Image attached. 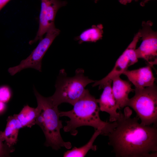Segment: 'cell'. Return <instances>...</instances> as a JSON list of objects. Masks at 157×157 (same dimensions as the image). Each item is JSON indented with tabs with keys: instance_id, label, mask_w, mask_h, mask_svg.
<instances>
[{
	"instance_id": "obj_1",
	"label": "cell",
	"mask_w": 157,
	"mask_h": 157,
	"mask_svg": "<svg viewBox=\"0 0 157 157\" xmlns=\"http://www.w3.org/2000/svg\"><path fill=\"white\" fill-rule=\"evenodd\" d=\"M132 113L129 106L124 107L107 135L112 152L117 157H157V126L143 125L138 117H131Z\"/></svg>"
},
{
	"instance_id": "obj_2",
	"label": "cell",
	"mask_w": 157,
	"mask_h": 157,
	"mask_svg": "<svg viewBox=\"0 0 157 157\" xmlns=\"http://www.w3.org/2000/svg\"><path fill=\"white\" fill-rule=\"evenodd\" d=\"M69 111L59 112L60 117L66 116L70 120L66 122L63 127L64 132L75 136L78 133L76 129L82 126L93 127L94 130L101 132V135L107 136L116 126V122H108L102 120L99 117V106L97 99L86 89L83 95L74 104Z\"/></svg>"
},
{
	"instance_id": "obj_3",
	"label": "cell",
	"mask_w": 157,
	"mask_h": 157,
	"mask_svg": "<svg viewBox=\"0 0 157 157\" xmlns=\"http://www.w3.org/2000/svg\"><path fill=\"white\" fill-rule=\"evenodd\" d=\"M34 90L38 104L35 124L40 127L44 134L45 145L50 147L55 150L62 147L70 149L72 147L71 143L65 142L61 135L60 130L63 126L62 121L59 119L58 106L53 104L49 97L43 96L35 88Z\"/></svg>"
},
{
	"instance_id": "obj_4",
	"label": "cell",
	"mask_w": 157,
	"mask_h": 157,
	"mask_svg": "<svg viewBox=\"0 0 157 157\" xmlns=\"http://www.w3.org/2000/svg\"><path fill=\"white\" fill-rule=\"evenodd\" d=\"M84 70L79 68L75 71V75L68 77L65 69H61L55 85L56 90L53 94L49 97L53 104L58 106L63 103L73 106L83 95L88 84L94 82L85 76Z\"/></svg>"
},
{
	"instance_id": "obj_5",
	"label": "cell",
	"mask_w": 157,
	"mask_h": 157,
	"mask_svg": "<svg viewBox=\"0 0 157 157\" xmlns=\"http://www.w3.org/2000/svg\"><path fill=\"white\" fill-rule=\"evenodd\" d=\"M134 95L129 99L127 106L132 108L144 125L157 126V87L151 86L134 89Z\"/></svg>"
},
{
	"instance_id": "obj_6",
	"label": "cell",
	"mask_w": 157,
	"mask_h": 157,
	"mask_svg": "<svg viewBox=\"0 0 157 157\" xmlns=\"http://www.w3.org/2000/svg\"><path fill=\"white\" fill-rule=\"evenodd\" d=\"M60 32V30L55 26L51 28L46 33L45 37L40 40L36 47L28 57L22 60L19 65L9 68L10 74L13 76L23 69L28 68H33L41 72L42 59Z\"/></svg>"
},
{
	"instance_id": "obj_7",
	"label": "cell",
	"mask_w": 157,
	"mask_h": 157,
	"mask_svg": "<svg viewBox=\"0 0 157 157\" xmlns=\"http://www.w3.org/2000/svg\"><path fill=\"white\" fill-rule=\"evenodd\" d=\"M153 24L150 20L142 22L139 31L142 41L135 50L138 58L144 59L151 67L157 63V33L152 29Z\"/></svg>"
},
{
	"instance_id": "obj_8",
	"label": "cell",
	"mask_w": 157,
	"mask_h": 157,
	"mask_svg": "<svg viewBox=\"0 0 157 157\" xmlns=\"http://www.w3.org/2000/svg\"><path fill=\"white\" fill-rule=\"evenodd\" d=\"M139 31L135 34L132 42L116 61L112 70L103 78L95 81L93 87L99 85V90L103 89L104 85L108 81L117 76H120L130 66L137 63L138 60L135 50L137 44L140 38Z\"/></svg>"
},
{
	"instance_id": "obj_9",
	"label": "cell",
	"mask_w": 157,
	"mask_h": 157,
	"mask_svg": "<svg viewBox=\"0 0 157 157\" xmlns=\"http://www.w3.org/2000/svg\"><path fill=\"white\" fill-rule=\"evenodd\" d=\"M67 4L66 1L60 0H41L39 27L34 39L29 41L30 44L40 40L44 35L51 28L55 26L54 20L57 12Z\"/></svg>"
},
{
	"instance_id": "obj_10",
	"label": "cell",
	"mask_w": 157,
	"mask_h": 157,
	"mask_svg": "<svg viewBox=\"0 0 157 157\" xmlns=\"http://www.w3.org/2000/svg\"><path fill=\"white\" fill-rule=\"evenodd\" d=\"M112 84V80L108 81L103 88L104 90L100 98L97 99L100 110L109 114L110 122L116 121L120 116V111H117L119 108L113 93Z\"/></svg>"
},
{
	"instance_id": "obj_11",
	"label": "cell",
	"mask_w": 157,
	"mask_h": 157,
	"mask_svg": "<svg viewBox=\"0 0 157 157\" xmlns=\"http://www.w3.org/2000/svg\"><path fill=\"white\" fill-rule=\"evenodd\" d=\"M122 74L127 77L135 88H143L152 86L155 84V78L151 67L149 65L135 69H128Z\"/></svg>"
},
{
	"instance_id": "obj_12",
	"label": "cell",
	"mask_w": 157,
	"mask_h": 157,
	"mask_svg": "<svg viewBox=\"0 0 157 157\" xmlns=\"http://www.w3.org/2000/svg\"><path fill=\"white\" fill-rule=\"evenodd\" d=\"M120 76H115L112 80V91L119 110L127 106L129 99V94L134 91L131 84L122 79Z\"/></svg>"
},
{
	"instance_id": "obj_13",
	"label": "cell",
	"mask_w": 157,
	"mask_h": 157,
	"mask_svg": "<svg viewBox=\"0 0 157 157\" xmlns=\"http://www.w3.org/2000/svg\"><path fill=\"white\" fill-rule=\"evenodd\" d=\"M4 131L0 132L2 140L10 147H12L17 141L19 129L22 128L15 114L9 116Z\"/></svg>"
},
{
	"instance_id": "obj_14",
	"label": "cell",
	"mask_w": 157,
	"mask_h": 157,
	"mask_svg": "<svg viewBox=\"0 0 157 157\" xmlns=\"http://www.w3.org/2000/svg\"><path fill=\"white\" fill-rule=\"evenodd\" d=\"M101 132L97 130L95 132L88 142L84 145L77 148L74 147L71 150H67L63 154L64 157H84L90 150L95 151L97 150L96 145H93L94 141Z\"/></svg>"
},
{
	"instance_id": "obj_15",
	"label": "cell",
	"mask_w": 157,
	"mask_h": 157,
	"mask_svg": "<svg viewBox=\"0 0 157 157\" xmlns=\"http://www.w3.org/2000/svg\"><path fill=\"white\" fill-rule=\"evenodd\" d=\"M103 28L102 24L93 25L91 28L83 32L76 39L80 44L84 42H96L102 38Z\"/></svg>"
},
{
	"instance_id": "obj_16",
	"label": "cell",
	"mask_w": 157,
	"mask_h": 157,
	"mask_svg": "<svg viewBox=\"0 0 157 157\" xmlns=\"http://www.w3.org/2000/svg\"><path fill=\"white\" fill-rule=\"evenodd\" d=\"M15 115L22 128H31L35 124L37 115L36 108H32L26 105L18 114Z\"/></svg>"
},
{
	"instance_id": "obj_17",
	"label": "cell",
	"mask_w": 157,
	"mask_h": 157,
	"mask_svg": "<svg viewBox=\"0 0 157 157\" xmlns=\"http://www.w3.org/2000/svg\"><path fill=\"white\" fill-rule=\"evenodd\" d=\"M11 95V91L8 86L3 85L0 87V101L4 103L8 102Z\"/></svg>"
},
{
	"instance_id": "obj_18",
	"label": "cell",
	"mask_w": 157,
	"mask_h": 157,
	"mask_svg": "<svg viewBox=\"0 0 157 157\" xmlns=\"http://www.w3.org/2000/svg\"><path fill=\"white\" fill-rule=\"evenodd\" d=\"M3 142L0 133V157L10 156V154L13 152L15 149L13 146L10 147Z\"/></svg>"
},
{
	"instance_id": "obj_19",
	"label": "cell",
	"mask_w": 157,
	"mask_h": 157,
	"mask_svg": "<svg viewBox=\"0 0 157 157\" xmlns=\"http://www.w3.org/2000/svg\"><path fill=\"white\" fill-rule=\"evenodd\" d=\"M10 0H0V11Z\"/></svg>"
},
{
	"instance_id": "obj_20",
	"label": "cell",
	"mask_w": 157,
	"mask_h": 157,
	"mask_svg": "<svg viewBox=\"0 0 157 157\" xmlns=\"http://www.w3.org/2000/svg\"><path fill=\"white\" fill-rule=\"evenodd\" d=\"M6 108V105L5 103L0 101V114L3 112Z\"/></svg>"
},
{
	"instance_id": "obj_21",
	"label": "cell",
	"mask_w": 157,
	"mask_h": 157,
	"mask_svg": "<svg viewBox=\"0 0 157 157\" xmlns=\"http://www.w3.org/2000/svg\"><path fill=\"white\" fill-rule=\"evenodd\" d=\"M133 0H119V2L122 4L126 5L127 3H131Z\"/></svg>"
},
{
	"instance_id": "obj_22",
	"label": "cell",
	"mask_w": 157,
	"mask_h": 157,
	"mask_svg": "<svg viewBox=\"0 0 157 157\" xmlns=\"http://www.w3.org/2000/svg\"><path fill=\"white\" fill-rule=\"evenodd\" d=\"M150 0H142L140 3V5L142 6H144L145 4Z\"/></svg>"
},
{
	"instance_id": "obj_23",
	"label": "cell",
	"mask_w": 157,
	"mask_h": 157,
	"mask_svg": "<svg viewBox=\"0 0 157 157\" xmlns=\"http://www.w3.org/2000/svg\"><path fill=\"white\" fill-rule=\"evenodd\" d=\"M98 0H94L95 2L96 3H97Z\"/></svg>"
}]
</instances>
